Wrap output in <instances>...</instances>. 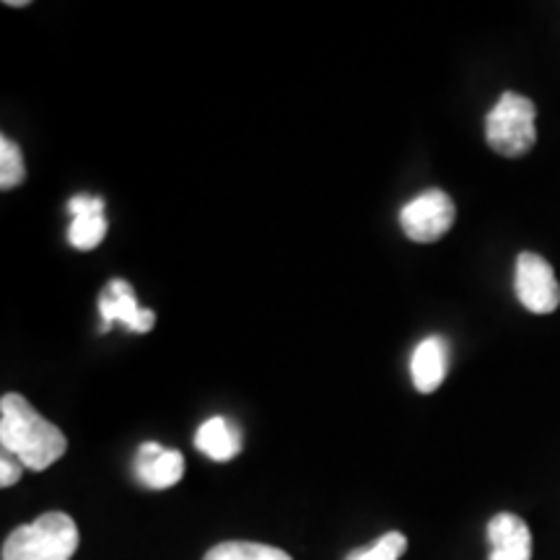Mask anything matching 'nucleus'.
<instances>
[{"label": "nucleus", "instance_id": "f257e3e1", "mask_svg": "<svg viewBox=\"0 0 560 560\" xmlns=\"http://www.w3.org/2000/svg\"><path fill=\"white\" fill-rule=\"evenodd\" d=\"M0 446L26 470L42 472L66 454L68 439L58 425L42 418L26 397L11 392L0 400Z\"/></svg>", "mask_w": 560, "mask_h": 560}, {"label": "nucleus", "instance_id": "f03ea898", "mask_svg": "<svg viewBox=\"0 0 560 560\" xmlns=\"http://www.w3.org/2000/svg\"><path fill=\"white\" fill-rule=\"evenodd\" d=\"M79 550V527L62 511H47L39 520L16 527L5 537L3 560H70Z\"/></svg>", "mask_w": 560, "mask_h": 560}, {"label": "nucleus", "instance_id": "7ed1b4c3", "mask_svg": "<svg viewBox=\"0 0 560 560\" xmlns=\"http://www.w3.org/2000/svg\"><path fill=\"white\" fill-rule=\"evenodd\" d=\"M537 107L527 96L506 91L486 117V140L495 153L506 159H520L537 143L535 130Z\"/></svg>", "mask_w": 560, "mask_h": 560}, {"label": "nucleus", "instance_id": "20e7f679", "mask_svg": "<svg viewBox=\"0 0 560 560\" xmlns=\"http://www.w3.org/2000/svg\"><path fill=\"white\" fill-rule=\"evenodd\" d=\"M457 208L444 190H425L410 200L400 213V226L405 236L418 244L439 242L454 226Z\"/></svg>", "mask_w": 560, "mask_h": 560}, {"label": "nucleus", "instance_id": "39448f33", "mask_svg": "<svg viewBox=\"0 0 560 560\" xmlns=\"http://www.w3.org/2000/svg\"><path fill=\"white\" fill-rule=\"evenodd\" d=\"M514 289L524 310L532 314H552L560 306V285L550 262L535 252H522L516 260Z\"/></svg>", "mask_w": 560, "mask_h": 560}, {"label": "nucleus", "instance_id": "423d86ee", "mask_svg": "<svg viewBox=\"0 0 560 560\" xmlns=\"http://www.w3.org/2000/svg\"><path fill=\"white\" fill-rule=\"evenodd\" d=\"M100 314H102V332H107L115 322H122L132 332H149L156 322V314L149 310H140L136 293L130 283L122 278H112L107 289L100 296Z\"/></svg>", "mask_w": 560, "mask_h": 560}, {"label": "nucleus", "instance_id": "0eeeda50", "mask_svg": "<svg viewBox=\"0 0 560 560\" xmlns=\"http://www.w3.org/2000/svg\"><path fill=\"white\" fill-rule=\"evenodd\" d=\"M185 475V457L179 452L166 450L156 441H145L136 457V478L140 486L151 490H166L177 486Z\"/></svg>", "mask_w": 560, "mask_h": 560}, {"label": "nucleus", "instance_id": "6e6552de", "mask_svg": "<svg viewBox=\"0 0 560 560\" xmlns=\"http://www.w3.org/2000/svg\"><path fill=\"white\" fill-rule=\"evenodd\" d=\"M488 560H532V532L522 516L495 514L488 522Z\"/></svg>", "mask_w": 560, "mask_h": 560}, {"label": "nucleus", "instance_id": "1a4fd4ad", "mask_svg": "<svg viewBox=\"0 0 560 560\" xmlns=\"http://www.w3.org/2000/svg\"><path fill=\"white\" fill-rule=\"evenodd\" d=\"M446 371H450V346L444 338L433 335L412 350L410 374L418 392H423V395L436 392L441 382L446 380Z\"/></svg>", "mask_w": 560, "mask_h": 560}, {"label": "nucleus", "instance_id": "9d476101", "mask_svg": "<svg viewBox=\"0 0 560 560\" xmlns=\"http://www.w3.org/2000/svg\"><path fill=\"white\" fill-rule=\"evenodd\" d=\"M195 446L213 462H231L242 452V433L226 418H208L195 433Z\"/></svg>", "mask_w": 560, "mask_h": 560}, {"label": "nucleus", "instance_id": "9b49d317", "mask_svg": "<svg viewBox=\"0 0 560 560\" xmlns=\"http://www.w3.org/2000/svg\"><path fill=\"white\" fill-rule=\"evenodd\" d=\"M202 560H293L289 552L260 542H221L210 548Z\"/></svg>", "mask_w": 560, "mask_h": 560}, {"label": "nucleus", "instance_id": "f8f14e48", "mask_svg": "<svg viewBox=\"0 0 560 560\" xmlns=\"http://www.w3.org/2000/svg\"><path fill=\"white\" fill-rule=\"evenodd\" d=\"M107 215L104 213H91V215H79V219H73L68 229V242L73 244L75 249L81 252H89L94 247H100L104 236H107Z\"/></svg>", "mask_w": 560, "mask_h": 560}, {"label": "nucleus", "instance_id": "ddd939ff", "mask_svg": "<svg viewBox=\"0 0 560 560\" xmlns=\"http://www.w3.org/2000/svg\"><path fill=\"white\" fill-rule=\"evenodd\" d=\"M26 179V166L21 149L11 138H0V187L3 190H13L21 182Z\"/></svg>", "mask_w": 560, "mask_h": 560}, {"label": "nucleus", "instance_id": "4468645a", "mask_svg": "<svg viewBox=\"0 0 560 560\" xmlns=\"http://www.w3.org/2000/svg\"><path fill=\"white\" fill-rule=\"evenodd\" d=\"M408 550V537L402 532H387L369 548L353 550L346 560H400Z\"/></svg>", "mask_w": 560, "mask_h": 560}, {"label": "nucleus", "instance_id": "2eb2a0df", "mask_svg": "<svg viewBox=\"0 0 560 560\" xmlns=\"http://www.w3.org/2000/svg\"><path fill=\"white\" fill-rule=\"evenodd\" d=\"M68 210L73 219L91 213H104V200L96 198V195H75V198H70Z\"/></svg>", "mask_w": 560, "mask_h": 560}, {"label": "nucleus", "instance_id": "dca6fc26", "mask_svg": "<svg viewBox=\"0 0 560 560\" xmlns=\"http://www.w3.org/2000/svg\"><path fill=\"white\" fill-rule=\"evenodd\" d=\"M26 467L21 465V462L13 457V454L3 452V457H0V486L3 488H11L16 486V482L21 480V472H24Z\"/></svg>", "mask_w": 560, "mask_h": 560}, {"label": "nucleus", "instance_id": "f3484780", "mask_svg": "<svg viewBox=\"0 0 560 560\" xmlns=\"http://www.w3.org/2000/svg\"><path fill=\"white\" fill-rule=\"evenodd\" d=\"M9 5H13V9H21V5H26V0H9Z\"/></svg>", "mask_w": 560, "mask_h": 560}]
</instances>
